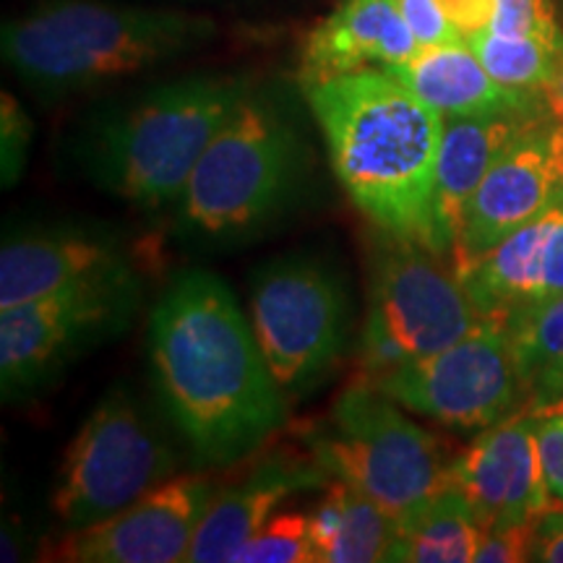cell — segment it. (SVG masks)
I'll return each mask as SVG.
<instances>
[{
    "mask_svg": "<svg viewBox=\"0 0 563 563\" xmlns=\"http://www.w3.org/2000/svg\"><path fill=\"white\" fill-rule=\"evenodd\" d=\"M150 368L167 418L201 467L243 462L285 426L287 394L217 274L188 269L170 282L150 319Z\"/></svg>",
    "mask_w": 563,
    "mask_h": 563,
    "instance_id": "obj_1",
    "label": "cell"
},
{
    "mask_svg": "<svg viewBox=\"0 0 563 563\" xmlns=\"http://www.w3.org/2000/svg\"><path fill=\"white\" fill-rule=\"evenodd\" d=\"M336 180L386 238L426 241L443 115L389 70L306 87Z\"/></svg>",
    "mask_w": 563,
    "mask_h": 563,
    "instance_id": "obj_2",
    "label": "cell"
},
{
    "mask_svg": "<svg viewBox=\"0 0 563 563\" xmlns=\"http://www.w3.org/2000/svg\"><path fill=\"white\" fill-rule=\"evenodd\" d=\"M214 34V21L194 13L58 0L3 26V58L26 87L60 100L180 58Z\"/></svg>",
    "mask_w": 563,
    "mask_h": 563,
    "instance_id": "obj_3",
    "label": "cell"
},
{
    "mask_svg": "<svg viewBox=\"0 0 563 563\" xmlns=\"http://www.w3.org/2000/svg\"><path fill=\"white\" fill-rule=\"evenodd\" d=\"M222 76H191L112 110L91 129L81 159L91 180L146 211L175 207L214 133L245 100Z\"/></svg>",
    "mask_w": 563,
    "mask_h": 563,
    "instance_id": "obj_4",
    "label": "cell"
},
{
    "mask_svg": "<svg viewBox=\"0 0 563 563\" xmlns=\"http://www.w3.org/2000/svg\"><path fill=\"white\" fill-rule=\"evenodd\" d=\"M302 152L272 104L245 97L214 133L178 199V224L201 241H232L258 230L295 196Z\"/></svg>",
    "mask_w": 563,
    "mask_h": 563,
    "instance_id": "obj_5",
    "label": "cell"
},
{
    "mask_svg": "<svg viewBox=\"0 0 563 563\" xmlns=\"http://www.w3.org/2000/svg\"><path fill=\"white\" fill-rule=\"evenodd\" d=\"M306 446L332 481L365 493L397 522L431 501L452 477L439 439L368 378L334 399L329 418L306 433Z\"/></svg>",
    "mask_w": 563,
    "mask_h": 563,
    "instance_id": "obj_6",
    "label": "cell"
},
{
    "mask_svg": "<svg viewBox=\"0 0 563 563\" xmlns=\"http://www.w3.org/2000/svg\"><path fill=\"white\" fill-rule=\"evenodd\" d=\"M178 475V454L154 415L123 386L97 402L68 443L51 506L66 532L129 509Z\"/></svg>",
    "mask_w": 563,
    "mask_h": 563,
    "instance_id": "obj_7",
    "label": "cell"
},
{
    "mask_svg": "<svg viewBox=\"0 0 563 563\" xmlns=\"http://www.w3.org/2000/svg\"><path fill=\"white\" fill-rule=\"evenodd\" d=\"M456 272L418 241L389 238L371 274L361 357L365 378L433 355L481 323Z\"/></svg>",
    "mask_w": 563,
    "mask_h": 563,
    "instance_id": "obj_8",
    "label": "cell"
},
{
    "mask_svg": "<svg viewBox=\"0 0 563 563\" xmlns=\"http://www.w3.org/2000/svg\"><path fill=\"white\" fill-rule=\"evenodd\" d=\"M251 323L282 391L300 397L332 368L347 342L344 282L313 258H277L253 277Z\"/></svg>",
    "mask_w": 563,
    "mask_h": 563,
    "instance_id": "obj_9",
    "label": "cell"
},
{
    "mask_svg": "<svg viewBox=\"0 0 563 563\" xmlns=\"http://www.w3.org/2000/svg\"><path fill=\"white\" fill-rule=\"evenodd\" d=\"M139 308L136 274L89 282L0 313L3 399H24L51 386L76 357L129 327Z\"/></svg>",
    "mask_w": 563,
    "mask_h": 563,
    "instance_id": "obj_10",
    "label": "cell"
},
{
    "mask_svg": "<svg viewBox=\"0 0 563 563\" xmlns=\"http://www.w3.org/2000/svg\"><path fill=\"white\" fill-rule=\"evenodd\" d=\"M368 382L410 412L454 431H485L527 405L509 327L490 319L460 342Z\"/></svg>",
    "mask_w": 563,
    "mask_h": 563,
    "instance_id": "obj_11",
    "label": "cell"
},
{
    "mask_svg": "<svg viewBox=\"0 0 563 563\" xmlns=\"http://www.w3.org/2000/svg\"><path fill=\"white\" fill-rule=\"evenodd\" d=\"M214 485L207 475H175L129 509L63 534L53 559L74 563L186 561Z\"/></svg>",
    "mask_w": 563,
    "mask_h": 563,
    "instance_id": "obj_12",
    "label": "cell"
},
{
    "mask_svg": "<svg viewBox=\"0 0 563 563\" xmlns=\"http://www.w3.org/2000/svg\"><path fill=\"white\" fill-rule=\"evenodd\" d=\"M449 483L467 496L485 530L532 525L555 501L540 456L538 418L522 410L485 428L452 462Z\"/></svg>",
    "mask_w": 563,
    "mask_h": 563,
    "instance_id": "obj_13",
    "label": "cell"
},
{
    "mask_svg": "<svg viewBox=\"0 0 563 563\" xmlns=\"http://www.w3.org/2000/svg\"><path fill=\"white\" fill-rule=\"evenodd\" d=\"M551 121L553 115H545L527 125L493 162L464 209L452 251L454 272L477 262L555 203Z\"/></svg>",
    "mask_w": 563,
    "mask_h": 563,
    "instance_id": "obj_14",
    "label": "cell"
},
{
    "mask_svg": "<svg viewBox=\"0 0 563 563\" xmlns=\"http://www.w3.org/2000/svg\"><path fill=\"white\" fill-rule=\"evenodd\" d=\"M456 277L481 319L501 323L563 298V203L548 207Z\"/></svg>",
    "mask_w": 563,
    "mask_h": 563,
    "instance_id": "obj_15",
    "label": "cell"
},
{
    "mask_svg": "<svg viewBox=\"0 0 563 563\" xmlns=\"http://www.w3.org/2000/svg\"><path fill=\"white\" fill-rule=\"evenodd\" d=\"M131 272L129 258L108 232L76 224L21 230L0 249V308Z\"/></svg>",
    "mask_w": 563,
    "mask_h": 563,
    "instance_id": "obj_16",
    "label": "cell"
},
{
    "mask_svg": "<svg viewBox=\"0 0 563 563\" xmlns=\"http://www.w3.org/2000/svg\"><path fill=\"white\" fill-rule=\"evenodd\" d=\"M551 110H509L443 118V136L431 196L426 245L435 256H452L464 209L511 139Z\"/></svg>",
    "mask_w": 563,
    "mask_h": 563,
    "instance_id": "obj_17",
    "label": "cell"
},
{
    "mask_svg": "<svg viewBox=\"0 0 563 563\" xmlns=\"http://www.w3.org/2000/svg\"><path fill=\"white\" fill-rule=\"evenodd\" d=\"M332 483L313 456L272 454L264 456L241 483L211 498L186 561L232 563L241 548L269 522L295 493L327 488Z\"/></svg>",
    "mask_w": 563,
    "mask_h": 563,
    "instance_id": "obj_18",
    "label": "cell"
},
{
    "mask_svg": "<svg viewBox=\"0 0 563 563\" xmlns=\"http://www.w3.org/2000/svg\"><path fill=\"white\" fill-rule=\"evenodd\" d=\"M418 51L420 42L394 0H342L308 34L300 79L302 87H313L357 70H389Z\"/></svg>",
    "mask_w": 563,
    "mask_h": 563,
    "instance_id": "obj_19",
    "label": "cell"
},
{
    "mask_svg": "<svg viewBox=\"0 0 563 563\" xmlns=\"http://www.w3.org/2000/svg\"><path fill=\"white\" fill-rule=\"evenodd\" d=\"M389 74L443 118L548 108L543 95H519L501 87L467 40L420 47L410 60L389 68Z\"/></svg>",
    "mask_w": 563,
    "mask_h": 563,
    "instance_id": "obj_20",
    "label": "cell"
},
{
    "mask_svg": "<svg viewBox=\"0 0 563 563\" xmlns=\"http://www.w3.org/2000/svg\"><path fill=\"white\" fill-rule=\"evenodd\" d=\"M308 522L316 563L389 561L399 530L389 511L344 481L327 485V496Z\"/></svg>",
    "mask_w": 563,
    "mask_h": 563,
    "instance_id": "obj_21",
    "label": "cell"
},
{
    "mask_svg": "<svg viewBox=\"0 0 563 563\" xmlns=\"http://www.w3.org/2000/svg\"><path fill=\"white\" fill-rule=\"evenodd\" d=\"M485 525L452 483L399 522L389 561L464 563L475 561Z\"/></svg>",
    "mask_w": 563,
    "mask_h": 563,
    "instance_id": "obj_22",
    "label": "cell"
},
{
    "mask_svg": "<svg viewBox=\"0 0 563 563\" xmlns=\"http://www.w3.org/2000/svg\"><path fill=\"white\" fill-rule=\"evenodd\" d=\"M522 376L527 405L534 418L563 407V298L527 311L506 323Z\"/></svg>",
    "mask_w": 563,
    "mask_h": 563,
    "instance_id": "obj_23",
    "label": "cell"
},
{
    "mask_svg": "<svg viewBox=\"0 0 563 563\" xmlns=\"http://www.w3.org/2000/svg\"><path fill=\"white\" fill-rule=\"evenodd\" d=\"M467 42L493 79L519 95H543L563 58V45L527 34L485 30Z\"/></svg>",
    "mask_w": 563,
    "mask_h": 563,
    "instance_id": "obj_24",
    "label": "cell"
},
{
    "mask_svg": "<svg viewBox=\"0 0 563 563\" xmlns=\"http://www.w3.org/2000/svg\"><path fill=\"white\" fill-rule=\"evenodd\" d=\"M232 563H316L306 514H279L238 551Z\"/></svg>",
    "mask_w": 563,
    "mask_h": 563,
    "instance_id": "obj_25",
    "label": "cell"
},
{
    "mask_svg": "<svg viewBox=\"0 0 563 563\" xmlns=\"http://www.w3.org/2000/svg\"><path fill=\"white\" fill-rule=\"evenodd\" d=\"M488 30L501 34H527L563 45V32L553 0H496Z\"/></svg>",
    "mask_w": 563,
    "mask_h": 563,
    "instance_id": "obj_26",
    "label": "cell"
},
{
    "mask_svg": "<svg viewBox=\"0 0 563 563\" xmlns=\"http://www.w3.org/2000/svg\"><path fill=\"white\" fill-rule=\"evenodd\" d=\"M402 19L410 26L415 40L420 42V47L443 45V42L464 40L460 32L454 30V24L443 13L439 0H394Z\"/></svg>",
    "mask_w": 563,
    "mask_h": 563,
    "instance_id": "obj_27",
    "label": "cell"
},
{
    "mask_svg": "<svg viewBox=\"0 0 563 563\" xmlns=\"http://www.w3.org/2000/svg\"><path fill=\"white\" fill-rule=\"evenodd\" d=\"M32 141V123L9 95L3 97V186H13L26 165Z\"/></svg>",
    "mask_w": 563,
    "mask_h": 563,
    "instance_id": "obj_28",
    "label": "cell"
},
{
    "mask_svg": "<svg viewBox=\"0 0 563 563\" xmlns=\"http://www.w3.org/2000/svg\"><path fill=\"white\" fill-rule=\"evenodd\" d=\"M532 525L490 527V530H485L481 538V545H477L475 561L481 563L532 561Z\"/></svg>",
    "mask_w": 563,
    "mask_h": 563,
    "instance_id": "obj_29",
    "label": "cell"
},
{
    "mask_svg": "<svg viewBox=\"0 0 563 563\" xmlns=\"http://www.w3.org/2000/svg\"><path fill=\"white\" fill-rule=\"evenodd\" d=\"M538 443L540 456H543L548 488H551L555 501L563 504V407L548 415H540Z\"/></svg>",
    "mask_w": 563,
    "mask_h": 563,
    "instance_id": "obj_30",
    "label": "cell"
},
{
    "mask_svg": "<svg viewBox=\"0 0 563 563\" xmlns=\"http://www.w3.org/2000/svg\"><path fill=\"white\" fill-rule=\"evenodd\" d=\"M439 3L464 40H473L475 34L488 30L496 11V0H439Z\"/></svg>",
    "mask_w": 563,
    "mask_h": 563,
    "instance_id": "obj_31",
    "label": "cell"
},
{
    "mask_svg": "<svg viewBox=\"0 0 563 563\" xmlns=\"http://www.w3.org/2000/svg\"><path fill=\"white\" fill-rule=\"evenodd\" d=\"M532 561L563 563V504L540 514L532 525Z\"/></svg>",
    "mask_w": 563,
    "mask_h": 563,
    "instance_id": "obj_32",
    "label": "cell"
},
{
    "mask_svg": "<svg viewBox=\"0 0 563 563\" xmlns=\"http://www.w3.org/2000/svg\"><path fill=\"white\" fill-rule=\"evenodd\" d=\"M551 157L555 173V203H563V118L551 121Z\"/></svg>",
    "mask_w": 563,
    "mask_h": 563,
    "instance_id": "obj_33",
    "label": "cell"
},
{
    "mask_svg": "<svg viewBox=\"0 0 563 563\" xmlns=\"http://www.w3.org/2000/svg\"><path fill=\"white\" fill-rule=\"evenodd\" d=\"M543 97L551 115L563 118V58L559 63V68H555V74L551 76V81H548V87L543 89Z\"/></svg>",
    "mask_w": 563,
    "mask_h": 563,
    "instance_id": "obj_34",
    "label": "cell"
}]
</instances>
